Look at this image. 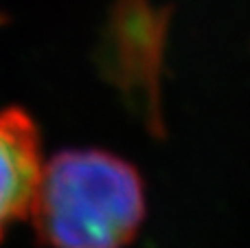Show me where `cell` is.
Here are the masks:
<instances>
[{"instance_id": "cell-1", "label": "cell", "mask_w": 250, "mask_h": 248, "mask_svg": "<svg viewBox=\"0 0 250 248\" xmlns=\"http://www.w3.org/2000/svg\"><path fill=\"white\" fill-rule=\"evenodd\" d=\"M29 215L51 248H125L145 218L143 180L108 152H62L42 167Z\"/></svg>"}, {"instance_id": "cell-2", "label": "cell", "mask_w": 250, "mask_h": 248, "mask_svg": "<svg viewBox=\"0 0 250 248\" xmlns=\"http://www.w3.org/2000/svg\"><path fill=\"white\" fill-rule=\"evenodd\" d=\"M40 132L18 108L0 112V240L13 222L29 215L42 174Z\"/></svg>"}]
</instances>
